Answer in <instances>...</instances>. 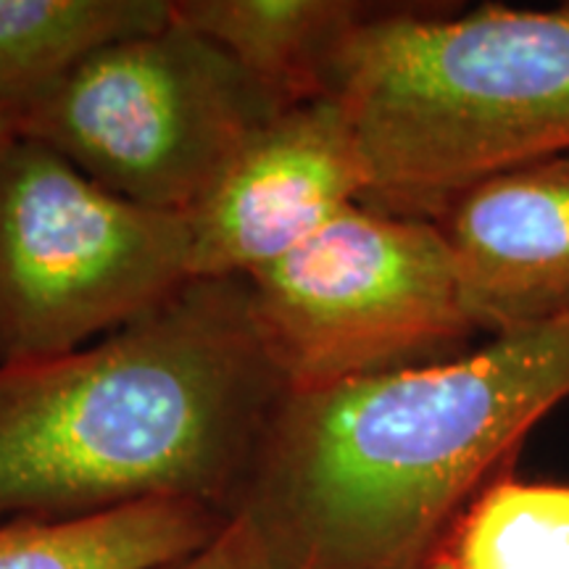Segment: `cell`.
<instances>
[{"mask_svg": "<svg viewBox=\"0 0 569 569\" xmlns=\"http://www.w3.org/2000/svg\"><path fill=\"white\" fill-rule=\"evenodd\" d=\"M365 206L436 222L488 177L569 153V9H377L332 71Z\"/></svg>", "mask_w": 569, "mask_h": 569, "instance_id": "obj_3", "label": "cell"}, {"mask_svg": "<svg viewBox=\"0 0 569 569\" xmlns=\"http://www.w3.org/2000/svg\"><path fill=\"white\" fill-rule=\"evenodd\" d=\"M161 569H282L264 532L246 511L227 515L224 528L203 549Z\"/></svg>", "mask_w": 569, "mask_h": 569, "instance_id": "obj_13", "label": "cell"}, {"mask_svg": "<svg viewBox=\"0 0 569 569\" xmlns=\"http://www.w3.org/2000/svg\"><path fill=\"white\" fill-rule=\"evenodd\" d=\"M367 172L332 98L284 109L188 211L193 277H251L361 203Z\"/></svg>", "mask_w": 569, "mask_h": 569, "instance_id": "obj_7", "label": "cell"}, {"mask_svg": "<svg viewBox=\"0 0 569 569\" xmlns=\"http://www.w3.org/2000/svg\"><path fill=\"white\" fill-rule=\"evenodd\" d=\"M567 401L569 317L436 365L288 390L232 511L282 569H427Z\"/></svg>", "mask_w": 569, "mask_h": 569, "instance_id": "obj_1", "label": "cell"}, {"mask_svg": "<svg viewBox=\"0 0 569 569\" xmlns=\"http://www.w3.org/2000/svg\"><path fill=\"white\" fill-rule=\"evenodd\" d=\"M169 19L172 0H0V113L19 124L92 53Z\"/></svg>", "mask_w": 569, "mask_h": 569, "instance_id": "obj_11", "label": "cell"}, {"mask_svg": "<svg viewBox=\"0 0 569 569\" xmlns=\"http://www.w3.org/2000/svg\"><path fill=\"white\" fill-rule=\"evenodd\" d=\"M243 277L190 280L77 351L0 367V517L240 493L288 396Z\"/></svg>", "mask_w": 569, "mask_h": 569, "instance_id": "obj_2", "label": "cell"}, {"mask_svg": "<svg viewBox=\"0 0 569 569\" xmlns=\"http://www.w3.org/2000/svg\"><path fill=\"white\" fill-rule=\"evenodd\" d=\"M453 569H569V482H490L446 546Z\"/></svg>", "mask_w": 569, "mask_h": 569, "instance_id": "obj_12", "label": "cell"}, {"mask_svg": "<svg viewBox=\"0 0 569 569\" xmlns=\"http://www.w3.org/2000/svg\"><path fill=\"white\" fill-rule=\"evenodd\" d=\"M488 338L569 317V153L493 174L436 219Z\"/></svg>", "mask_w": 569, "mask_h": 569, "instance_id": "obj_8", "label": "cell"}, {"mask_svg": "<svg viewBox=\"0 0 569 569\" xmlns=\"http://www.w3.org/2000/svg\"><path fill=\"white\" fill-rule=\"evenodd\" d=\"M427 569H453V561L448 559V553L443 551V553H440V557H438L436 561H432V565L427 567Z\"/></svg>", "mask_w": 569, "mask_h": 569, "instance_id": "obj_15", "label": "cell"}, {"mask_svg": "<svg viewBox=\"0 0 569 569\" xmlns=\"http://www.w3.org/2000/svg\"><path fill=\"white\" fill-rule=\"evenodd\" d=\"M193 277L188 213L132 203L38 140L0 153V367L134 322Z\"/></svg>", "mask_w": 569, "mask_h": 569, "instance_id": "obj_5", "label": "cell"}, {"mask_svg": "<svg viewBox=\"0 0 569 569\" xmlns=\"http://www.w3.org/2000/svg\"><path fill=\"white\" fill-rule=\"evenodd\" d=\"M282 111L230 53L172 17L71 69L17 134L127 201L188 213Z\"/></svg>", "mask_w": 569, "mask_h": 569, "instance_id": "obj_4", "label": "cell"}, {"mask_svg": "<svg viewBox=\"0 0 569 569\" xmlns=\"http://www.w3.org/2000/svg\"><path fill=\"white\" fill-rule=\"evenodd\" d=\"M246 280L290 390L436 365L475 336L438 224L365 203Z\"/></svg>", "mask_w": 569, "mask_h": 569, "instance_id": "obj_6", "label": "cell"}, {"mask_svg": "<svg viewBox=\"0 0 569 569\" xmlns=\"http://www.w3.org/2000/svg\"><path fill=\"white\" fill-rule=\"evenodd\" d=\"M380 9L359 0H172V17L217 42L282 109L330 98L356 27Z\"/></svg>", "mask_w": 569, "mask_h": 569, "instance_id": "obj_9", "label": "cell"}, {"mask_svg": "<svg viewBox=\"0 0 569 569\" xmlns=\"http://www.w3.org/2000/svg\"><path fill=\"white\" fill-rule=\"evenodd\" d=\"M227 517L188 498H153L80 517L0 522V569H161L203 549Z\"/></svg>", "mask_w": 569, "mask_h": 569, "instance_id": "obj_10", "label": "cell"}, {"mask_svg": "<svg viewBox=\"0 0 569 569\" xmlns=\"http://www.w3.org/2000/svg\"><path fill=\"white\" fill-rule=\"evenodd\" d=\"M13 138H17V124H13V119L6 117V113H0V153H3V148L9 146Z\"/></svg>", "mask_w": 569, "mask_h": 569, "instance_id": "obj_14", "label": "cell"}]
</instances>
